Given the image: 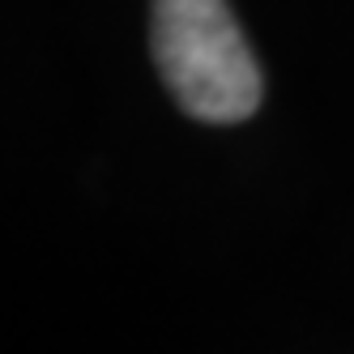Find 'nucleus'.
I'll list each match as a JSON object with an SVG mask.
<instances>
[{
    "mask_svg": "<svg viewBox=\"0 0 354 354\" xmlns=\"http://www.w3.org/2000/svg\"><path fill=\"white\" fill-rule=\"evenodd\" d=\"M154 60L196 120L235 124L261 103V68L226 0H154Z\"/></svg>",
    "mask_w": 354,
    "mask_h": 354,
    "instance_id": "obj_1",
    "label": "nucleus"
}]
</instances>
